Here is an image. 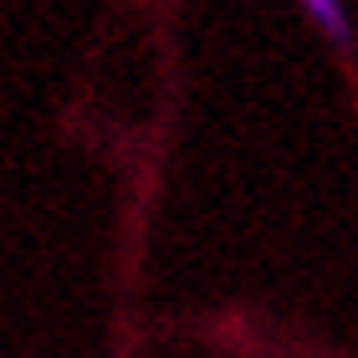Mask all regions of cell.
Returning <instances> with one entry per match:
<instances>
[{"instance_id": "1", "label": "cell", "mask_w": 358, "mask_h": 358, "mask_svg": "<svg viewBox=\"0 0 358 358\" xmlns=\"http://www.w3.org/2000/svg\"><path fill=\"white\" fill-rule=\"evenodd\" d=\"M297 10L317 26V36L333 46L338 57H358V21H353V6L348 0H297Z\"/></svg>"}]
</instances>
